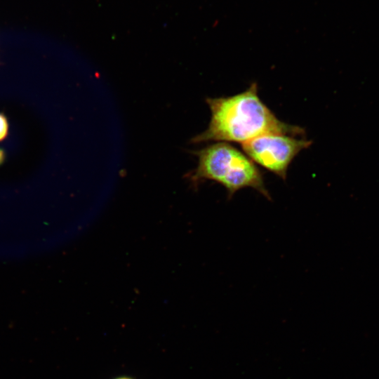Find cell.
<instances>
[{
	"label": "cell",
	"mask_w": 379,
	"mask_h": 379,
	"mask_svg": "<svg viewBox=\"0 0 379 379\" xmlns=\"http://www.w3.org/2000/svg\"><path fill=\"white\" fill-rule=\"evenodd\" d=\"M114 379H133V378H130V377H126V376H121V377H118V378H114Z\"/></svg>",
	"instance_id": "obj_6"
},
{
	"label": "cell",
	"mask_w": 379,
	"mask_h": 379,
	"mask_svg": "<svg viewBox=\"0 0 379 379\" xmlns=\"http://www.w3.org/2000/svg\"><path fill=\"white\" fill-rule=\"evenodd\" d=\"M312 142L305 137L284 134H267L241 144L244 153L255 164L284 180L294 158Z\"/></svg>",
	"instance_id": "obj_3"
},
{
	"label": "cell",
	"mask_w": 379,
	"mask_h": 379,
	"mask_svg": "<svg viewBox=\"0 0 379 379\" xmlns=\"http://www.w3.org/2000/svg\"><path fill=\"white\" fill-rule=\"evenodd\" d=\"M8 133V123L6 117L0 114V141L5 139Z\"/></svg>",
	"instance_id": "obj_4"
},
{
	"label": "cell",
	"mask_w": 379,
	"mask_h": 379,
	"mask_svg": "<svg viewBox=\"0 0 379 379\" xmlns=\"http://www.w3.org/2000/svg\"><path fill=\"white\" fill-rule=\"evenodd\" d=\"M194 154L197 157V165L187 174L193 187L211 180L226 189L229 199L239 190L247 187L254 189L268 200L272 199L261 171L245 153L232 145L218 142L195 151Z\"/></svg>",
	"instance_id": "obj_2"
},
{
	"label": "cell",
	"mask_w": 379,
	"mask_h": 379,
	"mask_svg": "<svg viewBox=\"0 0 379 379\" xmlns=\"http://www.w3.org/2000/svg\"><path fill=\"white\" fill-rule=\"evenodd\" d=\"M211 117L207 128L193 137L192 143L210 141L243 144L267 134L305 137L298 126L279 119L261 100L255 82L244 91L227 97L208 98Z\"/></svg>",
	"instance_id": "obj_1"
},
{
	"label": "cell",
	"mask_w": 379,
	"mask_h": 379,
	"mask_svg": "<svg viewBox=\"0 0 379 379\" xmlns=\"http://www.w3.org/2000/svg\"><path fill=\"white\" fill-rule=\"evenodd\" d=\"M5 159V154L2 149H0V164L3 163Z\"/></svg>",
	"instance_id": "obj_5"
}]
</instances>
